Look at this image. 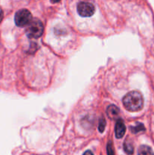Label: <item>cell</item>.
<instances>
[{"mask_svg": "<svg viewBox=\"0 0 154 155\" xmlns=\"http://www.w3.org/2000/svg\"><path fill=\"white\" fill-rule=\"evenodd\" d=\"M123 105L128 111L136 112L142 109L143 106V98L138 91H132L125 95L122 100Z\"/></svg>", "mask_w": 154, "mask_h": 155, "instance_id": "6da1fadb", "label": "cell"}, {"mask_svg": "<svg viewBox=\"0 0 154 155\" xmlns=\"http://www.w3.org/2000/svg\"><path fill=\"white\" fill-rule=\"evenodd\" d=\"M44 32V26L41 21L37 18H35L31 21V22L28 24L26 33L27 37L30 39H38L41 37Z\"/></svg>", "mask_w": 154, "mask_h": 155, "instance_id": "7a4b0ae2", "label": "cell"}, {"mask_svg": "<svg viewBox=\"0 0 154 155\" xmlns=\"http://www.w3.org/2000/svg\"><path fill=\"white\" fill-rule=\"evenodd\" d=\"M32 20V14L27 9H21L15 14L14 22L18 27H25L31 22Z\"/></svg>", "mask_w": 154, "mask_h": 155, "instance_id": "3957f363", "label": "cell"}, {"mask_svg": "<svg viewBox=\"0 0 154 155\" xmlns=\"http://www.w3.org/2000/svg\"><path fill=\"white\" fill-rule=\"evenodd\" d=\"M77 12L80 16L88 18V17L92 16L95 14V6L91 3L82 2L79 3L77 5Z\"/></svg>", "mask_w": 154, "mask_h": 155, "instance_id": "277c9868", "label": "cell"}, {"mask_svg": "<svg viewBox=\"0 0 154 155\" xmlns=\"http://www.w3.org/2000/svg\"><path fill=\"white\" fill-rule=\"evenodd\" d=\"M125 126L124 124L123 120L119 119L116 124V127H115V134L117 139H122L125 133Z\"/></svg>", "mask_w": 154, "mask_h": 155, "instance_id": "5b68a950", "label": "cell"}, {"mask_svg": "<svg viewBox=\"0 0 154 155\" xmlns=\"http://www.w3.org/2000/svg\"><path fill=\"white\" fill-rule=\"evenodd\" d=\"M107 115H108V117L110 118V119H114V118H116V117L119 115V109L118 108L116 105L111 104V105L107 107Z\"/></svg>", "mask_w": 154, "mask_h": 155, "instance_id": "8992f818", "label": "cell"}, {"mask_svg": "<svg viewBox=\"0 0 154 155\" xmlns=\"http://www.w3.org/2000/svg\"><path fill=\"white\" fill-rule=\"evenodd\" d=\"M138 155H154V153L150 147L141 145L138 149Z\"/></svg>", "mask_w": 154, "mask_h": 155, "instance_id": "52a82bcc", "label": "cell"}, {"mask_svg": "<svg viewBox=\"0 0 154 155\" xmlns=\"http://www.w3.org/2000/svg\"><path fill=\"white\" fill-rule=\"evenodd\" d=\"M130 130L132 133H140V132L144 131L145 127L143 126V124H140V123H137L135 126H133V127H130Z\"/></svg>", "mask_w": 154, "mask_h": 155, "instance_id": "ba28073f", "label": "cell"}, {"mask_svg": "<svg viewBox=\"0 0 154 155\" xmlns=\"http://www.w3.org/2000/svg\"><path fill=\"white\" fill-rule=\"evenodd\" d=\"M124 151L128 154H132L134 153V147L131 145V143H129L128 142H124Z\"/></svg>", "mask_w": 154, "mask_h": 155, "instance_id": "9c48e42d", "label": "cell"}, {"mask_svg": "<svg viewBox=\"0 0 154 155\" xmlns=\"http://www.w3.org/2000/svg\"><path fill=\"white\" fill-rule=\"evenodd\" d=\"M105 127H106V121L104 120V118L103 117L102 119L100 120L99 121V126H98V129H99L100 133H103L105 130Z\"/></svg>", "mask_w": 154, "mask_h": 155, "instance_id": "30bf717a", "label": "cell"}, {"mask_svg": "<svg viewBox=\"0 0 154 155\" xmlns=\"http://www.w3.org/2000/svg\"><path fill=\"white\" fill-rule=\"evenodd\" d=\"M107 155H114V151H113V145H112L111 142H109L108 144H107Z\"/></svg>", "mask_w": 154, "mask_h": 155, "instance_id": "8fae6325", "label": "cell"}, {"mask_svg": "<svg viewBox=\"0 0 154 155\" xmlns=\"http://www.w3.org/2000/svg\"><path fill=\"white\" fill-rule=\"evenodd\" d=\"M2 19H3V11L2 9L1 8V7H0V23L2 22Z\"/></svg>", "mask_w": 154, "mask_h": 155, "instance_id": "7c38bea8", "label": "cell"}, {"mask_svg": "<svg viewBox=\"0 0 154 155\" xmlns=\"http://www.w3.org/2000/svg\"><path fill=\"white\" fill-rule=\"evenodd\" d=\"M83 155H94V154H93V153H92L91 151H86L84 153V154H83Z\"/></svg>", "mask_w": 154, "mask_h": 155, "instance_id": "4fadbf2b", "label": "cell"}, {"mask_svg": "<svg viewBox=\"0 0 154 155\" xmlns=\"http://www.w3.org/2000/svg\"><path fill=\"white\" fill-rule=\"evenodd\" d=\"M60 1V0H51V2L53 3H56V2H58Z\"/></svg>", "mask_w": 154, "mask_h": 155, "instance_id": "5bb4252c", "label": "cell"}]
</instances>
